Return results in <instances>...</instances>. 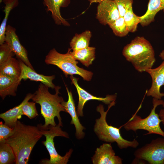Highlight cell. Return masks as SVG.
<instances>
[{
	"mask_svg": "<svg viewBox=\"0 0 164 164\" xmlns=\"http://www.w3.org/2000/svg\"><path fill=\"white\" fill-rule=\"evenodd\" d=\"M43 135L37 126L25 125L18 120L12 134L5 142L14 152L15 164L28 163L32 149Z\"/></svg>",
	"mask_w": 164,
	"mask_h": 164,
	"instance_id": "obj_1",
	"label": "cell"
},
{
	"mask_svg": "<svg viewBox=\"0 0 164 164\" xmlns=\"http://www.w3.org/2000/svg\"><path fill=\"white\" fill-rule=\"evenodd\" d=\"M49 87L41 83L37 90L33 94L31 99L36 103L39 104L41 107V113L43 117L45 124L43 125L46 127L51 125L56 126L54 118L56 117L59 123L62 126V119L60 114L61 111L66 112L63 103L64 101L63 98L60 96L59 90L60 87L56 86V93L53 94L49 91Z\"/></svg>",
	"mask_w": 164,
	"mask_h": 164,
	"instance_id": "obj_2",
	"label": "cell"
},
{
	"mask_svg": "<svg viewBox=\"0 0 164 164\" xmlns=\"http://www.w3.org/2000/svg\"><path fill=\"white\" fill-rule=\"evenodd\" d=\"M123 55L138 72L152 68L156 60L154 49L149 42L143 36L135 37L125 45Z\"/></svg>",
	"mask_w": 164,
	"mask_h": 164,
	"instance_id": "obj_3",
	"label": "cell"
},
{
	"mask_svg": "<svg viewBox=\"0 0 164 164\" xmlns=\"http://www.w3.org/2000/svg\"><path fill=\"white\" fill-rule=\"evenodd\" d=\"M115 101L109 104L108 110L105 111L103 105H99L97 107V111L100 113V118L96 120L94 128V132L99 139L107 142H116L118 148L121 149L129 147L136 148L139 143L137 140L134 139L132 141L123 138L120 133V128L114 127L108 124L106 120L107 113L110 109L115 105Z\"/></svg>",
	"mask_w": 164,
	"mask_h": 164,
	"instance_id": "obj_4",
	"label": "cell"
},
{
	"mask_svg": "<svg viewBox=\"0 0 164 164\" xmlns=\"http://www.w3.org/2000/svg\"><path fill=\"white\" fill-rule=\"evenodd\" d=\"M71 48H69L66 53L62 54L53 48L50 51L46 56L45 63L48 65L57 66L63 71L66 77L68 75H78L84 80L90 81L93 73L77 66L78 62L71 54Z\"/></svg>",
	"mask_w": 164,
	"mask_h": 164,
	"instance_id": "obj_5",
	"label": "cell"
},
{
	"mask_svg": "<svg viewBox=\"0 0 164 164\" xmlns=\"http://www.w3.org/2000/svg\"><path fill=\"white\" fill-rule=\"evenodd\" d=\"M43 135L46 137L45 141L42 142L48 151L50 159H44L41 160L40 163L43 164H66L69 161L73 152V149H70L63 156L59 155L57 152L54 145L53 139L56 136H61L69 138L68 134L63 131L59 124L56 126L51 125L46 127L41 124L37 125Z\"/></svg>",
	"mask_w": 164,
	"mask_h": 164,
	"instance_id": "obj_6",
	"label": "cell"
},
{
	"mask_svg": "<svg viewBox=\"0 0 164 164\" xmlns=\"http://www.w3.org/2000/svg\"><path fill=\"white\" fill-rule=\"evenodd\" d=\"M164 101L161 99L153 98L152 100L153 108L149 115L145 118H142L136 114H134L129 120L123 125L127 131H132L135 132L138 130H144L148 132L144 134L159 135L164 137V131L160 126L161 120L159 114L156 113L157 107L163 104Z\"/></svg>",
	"mask_w": 164,
	"mask_h": 164,
	"instance_id": "obj_7",
	"label": "cell"
},
{
	"mask_svg": "<svg viewBox=\"0 0 164 164\" xmlns=\"http://www.w3.org/2000/svg\"><path fill=\"white\" fill-rule=\"evenodd\" d=\"M134 155L150 164H164V137L152 140L137 149Z\"/></svg>",
	"mask_w": 164,
	"mask_h": 164,
	"instance_id": "obj_8",
	"label": "cell"
},
{
	"mask_svg": "<svg viewBox=\"0 0 164 164\" xmlns=\"http://www.w3.org/2000/svg\"><path fill=\"white\" fill-rule=\"evenodd\" d=\"M5 42L9 45L19 60L34 70L28 59L27 51L21 44L16 34L15 29L9 25L6 27Z\"/></svg>",
	"mask_w": 164,
	"mask_h": 164,
	"instance_id": "obj_9",
	"label": "cell"
},
{
	"mask_svg": "<svg viewBox=\"0 0 164 164\" xmlns=\"http://www.w3.org/2000/svg\"><path fill=\"white\" fill-rule=\"evenodd\" d=\"M120 16L118 10L114 0H104L98 5L96 18L102 25L104 26L108 25Z\"/></svg>",
	"mask_w": 164,
	"mask_h": 164,
	"instance_id": "obj_10",
	"label": "cell"
},
{
	"mask_svg": "<svg viewBox=\"0 0 164 164\" xmlns=\"http://www.w3.org/2000/svg\"><path fill=\"white\" fill-rule=\"evenodd\" d=\"M72 83L75 86L78 94L79 101L77 110L78 117L83 116V109L85 103L90 100H96L101 101L106 104H109L112 102L115 101L116 94L107 95L105 97H97L94 96L88 93L81 87L78 84L77 81L78 79L72 75L70 77Z\"/></svg>",
	"mask_w": 164,
	"mask_h": 164,
	"instance_id": "obj_11",
	"label": "cell"
},
{
	"mask_svg": "<svg viewBox=\"0 0 164 164\" xmlns=\"http://www.w3.org/2000/svg\"><path fill=\"white\" fill-rule=\"evenodd\" d=\"M145 72L152 79L151 87L146 92L147 96L161 99L164 97V93L160 92L161 87L164 85V60L157 67L148 69Z\"/></svg>",
	"mask_w": 164,
	"mask_h": 164,
	"instance_id": "obj_12",
	"label": "cell"
},
{
	"mask_svg": "<svg viewBox=\"0 0 164 164\" xmlns=\"http://www.w3.org/2000/svg\"><path fill=\"white\" fill-rule=\"evenodd\" d=\"M93 164H122V159L116 155L111 143H104L96 148L91 158Z\"/></svg>",
	"mask_w": 164,
	"mask_h": 164,
	"instance_id": "obj_13",
	"label": "cell"
},
{
	"mask_svg": "<svg viewBox=\"0 0 164 164\" xmlns=\"http://www.w3.org/2000/svg\"><path fill=\"white\" fill-rule=\"evenodd\" d=\"M45 6L46 7L47 12H50L55 23L58 25L70 26L69 22L62 16L60 8L67 7L70 0H43Z\"/></svg>",
	"mask_w": 164,
	"mask_h": 164,
	"instance_id": "obj_14",
	"label": "cell"
},
{
	"mask_svg": "<svg viewBox=\"0 0 164 164\" xmlns=\"http://www.w3.org/2000/svg\"><path fill=\"white\" fill-rule=\"evenodd\" d=\"M21 69V73L19 79L22 80L29 79L30 80L39 81L44 85L51 88H55L56 86L53 83L55 78L54 75L46 76L39 74L26 65L21 60H19Z\"/></svg>",
	"mask_w": 164,
	"mask_h": 164,
	"instance_id": "obj_15",
	"label": "cell"
},
{
	"mask_svg": "<svg viewBox=\"0 0 164 164\" xmlns=\"http://www.w3.org/2000/svg\"><path fill=\"white\" fill-rule=\"evenodd\" d=\"M66 89L68 95L67 101H64L63 105L65 108L66 112L68 113L71 118V124L74 125L76 129V136L77 138L81 139L84 136L85 133L83 132L84 127L80 123L76 110L75 104L71 91H70L66 87Z\"/></svg>",
	"mask_w": 164,
	"mask_h": 164,
	"instance_id": "obj_16",
	"label": "cell"
},
{
	"mask_svg": "<svg viewBox=\"0 0 164 164\" xmlns=\"http://www.w3.org/2000/svg\"><path fill=\"white\" fill-rule=\"evenodd\" d=\"M33 94L29 93L26 95L22 102L18 105L5 112L0 114V118L4 121V124L13 128L15 125L18 119L23 115L22 108L24 104L31 99Z\"/></svg>",
	"mask_w": 164,
	"mask_h": 164,
	"instance_id": "obj_17",
	"label": "cell"
},
{
	"mask_svg": "<svg viewBox=\"0 0 164 164\" xmlns=\"http://www.w3.org/2000/svg\"><path fill=\"white\" fill-rule=\"evenodd\" d=\"M160 11L164 12V0H149L147 10L141 16V25L147 26L154 22L156 14Z\"/></svg>",
	"mask_w": 164,
	"mask_h": 164,
	"instance_id": "obj_18",
	"label": "cell"
},
{
	"mask_svg": "<svg viewBox=\"0 0 164 164\" xmlns=\"http://www.w3.org/2000/svg\"><path fill=\"white\" fill-rule=\"evenodd\" d=\"M21 80L20 79H14L0 74V96L2 99L6 96L16 95V91Z\"/></svg>",
	"mask_w": 164,
	"mask_h": 164,
	"instance_id": "obj_19",
	"label": "cell"
},
{
	"mask_svg": "<svg viewBox=\"0 0 164 164\" xmlns=\"http://www.w3.org/2000/svg\"><path fill=\"white\" fill-rule=\"evenodd\" d=\"M21 73L19 60L13 57L0 65V74L17 79H19Z\"/></svg>",
	"mask_w": 164,
	"mask_h": 164,
	"instance_id": "obj_20",
	"label": "cell"
},
{
	"mask_svg": "<svg viewBox=\"0 0 164 164\" xmlns=\"http://www.w3.org/2000/svg\"><path fill=\"white\" fill-rule=\"evenodd\" d=\"M95 48L90 47L70 51V53L74 58L78 60L83 65L88 67L92 63L95 59Z\"/></svg>",
	"mask_w": 164,
	"mask_h": 164,
	"instance_id": "obj_21",
	"label": "cell"
},
{
	"mask_svg": "<svg viewBox=\"0 0 164 164\" xmlns=\"http://www.w3.org/2000/svg\"><path fill=\"white\" fill-rule=\"evenodd\" d=\"M91 37V32L88 30L75 34L70 43L71 50L75 51L88 47Z\"/></svg>",
	"mask_w": 164,
	"mask_h": 164,
	"instance_id": "obj_22",
	"label": "cell"
},
{
	"mask_svg": "<svg viewBox=\"0 0 164 164\" xmlns=\"http://www.w3.org/2000/svg\"><path fill=\"white\" fill-rule=\"evenodd\" d=\"M19 0H3L5 5L3 10L5 15L0 26V44L5 43V30L9 16L11 11L18 5Z\"/></svg>",
	"mask_w": 164,
	"mask_h": 164,
	"instance_id": "obj_23",
	"label": "cell"
},
{
	"mask_svg": "<svg viewBox=\"0 0 164 164\" xmlns=\"http://www.w3.org/2000/svg\"><path fill=\"white\" fill-rule=\"evenodd\" d=\"M15 154L10 145L5 142L0 143V164L15 163Z\"/></svg>",
	"mask_w": 164,
	"mask_h": 164,
	"instance_id": "obj_24",
	"label": "cell"
},
{
	"mask_svg": "<svg viewBox=\"0 0 164 164\" xmlns=\"http://www.w3.org/2000/svg\"><path fill=\"white\" fill-rule=\"evenodd\" d=\"M123 17L129 32H135L138 24L142 20L141 16H137L134 13L132 6L127 10Z\"/></svg>",
	"mask_w": 164,
	"mask_h": 164,
	"instance_id": "obj_25",
	"label": "cell"
},
{
	"mask_svg": "<svg viewBox=\"0 0 164 164\" xmlns=\"http://www.w3.org/2000/svg\"><path fill=\"white\" fill-rule=\"evenodd\" d=\"M114 34L118 36L123 37L129 32L123 17L120 16L118 19L108 25Z\"/></svg>",
	"mask_w": 164,
	"mask_h": 164,
	"instance_id": "obj_26",
	"label": "cell"
},
{
	"mask_svg": "<svg viewBox=\"0 0 164 164\" xmlns=\"http://www.w3.org/2000/svg\"><path fill=\"white\" fill-rule=\"evenodd\" d=\"M36 103L33 101L26 102L22 107L23 115H26L30 119L34 118L37 116L38 114L36 108Z\"/></svg>",
	"mask_w": 164,
	"mask_h": 164,
	"instance_id": "obj_27",
	"label": "cell"
},
{
	"mask_svg": "<svg viewBox=\"0 0 164 164\" xmlns=\"http://www.w3.org/2000/svg\"><path fill=\"white\" fill-rule=\"evenodd\" d=\"M0 45V65L13 57L15 54L6 43Z\"/></svg>",
	"mask_w": 164,
	"mask_h": 164,
	"instance_id": "obj_28",
	"label": "cell"
},
{
	"mask_svg": "<svg viewBox=\"0 0 164 164\" xmlns=\"http://www.w3.org/2000/svg\"><path fill=\"white\" fill-rule=\"evenodd\" d=\"M118 10L120 16L123 17L129 9L132 6L133 0H114Z\"/></svg>",
	"mask_w": 164,
	"mask_h": 164,
	"instance_id": "obj_29",
	"label": "cell"
},
{
	"mask_svg": "<svg viewBox=\"0 0 164 164\" xmlns=\"http://www.w3.org/2000/svg\"><path fill=\"white\" fill-rule=\"evenodd\" d=\"M14 127L11 128L2 121L0 122V143L5 142L12 134Z\"/></svg>",
	"mask_w": 164,
	"mask_h": 164,
	"instance_id": "obj_30",
	"label": "cell"
},
{
	"mask_svg": "<svg viewBox=\"0 0 164 164\" xmlns=\"http://www.w3.org/2000/svg\"><path fill=\"white\" fill-rule=\"evenodd\" d=\"M162 105V108L160 110L158 114L160 119L161 120V123L164 127V102Z\"/></svg>",
	"mask_w": 164,
	"mask_h": 164,
	"instance_id": "obj_31",
	"label": "cell"
},
{
	"mask_svg": "<svg viewBox=\"0 0 164 164\" xmlns=\"http://www.w3.org/2000/svg\"><path fill=\"white\" fill-rule=\"evenodd\" d=\"M104 0H88L90 4L93 3H98L101 2Z\"/></svg>",
	"mask_w": 164,
	"mask_h": 164,
	"instance_id": "obj_32",
	"label": "cell"
},
{
	"mask_svg": "<svg viewBox=\"0 0 164 164\" xmlns=\"http://www.w3.org/2000/svg\"><path fill=\"white\" fill-rule=\"evenodd\" d=\"M159 56L162 60H164V49L160 53Z\"/></svg>",
	"mask_w": 164,
	"mask_h": 164,
	"instance_id": "obj_33",
	"label": "cell"
}]
</instances>
